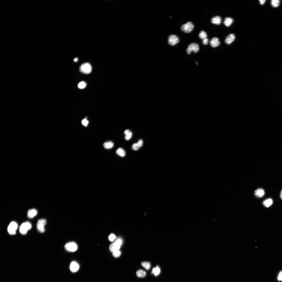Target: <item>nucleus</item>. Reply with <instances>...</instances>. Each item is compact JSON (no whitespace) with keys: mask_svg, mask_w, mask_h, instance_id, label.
Here are the masks:
<instances>
[{"mask_svg":"<svg viewBox=\"0 0 282 282\" xmlns=\"http://www.w3.org/2000/svg\"><path fill=\"white\" fill-rule=\"evenodd\" d=\"M92 68L90 64L88 63L82 64L80 67V71L81 73L88 74L91 73Z\"/></svg>","mask_w":282,"mask_h":282,"instance_id":"1","label":"nucleus"},{"mask_svg":"<svg viewBox=\"0 0 282 282\" xmlns=\"http://www.w3.org/2000/svg\"><path fill=\"white\" fill-rule=\"evenodd\" d=\"M32 225L29 222L23 223L20 228V233L22 235L26 234L28 230L31 228Z\"/></svg>","mask_w":282,"mask_h":282,"instance_id":"2","label":"nucleus"},{"mask_svg":"<svg viewBox=\"0 0 282 282\" xmlns=\"http://www.w3.org/2000/svg\"><path fill=\"white\" fill-rule=\"evenodd\" d=\"M47 223V221L44 219H39L37 224V229L39 232L44 233L45 231L44 226Z\"/></svg>","mask_w":282,"mask_h":282,"instance_id":"3","label":"nucleus"},{"mask_svg":"<svg viewBox=\"0 0 282 282\" xmlns=\"http://www.w3.org/2000/svg\"><path fill=\"white\" fill-rule=\"evenodd\" d=\"M122 243V240L120 239H117L115 242L110 245L109 250L111 252L119 250Z\"/></svg>","mask_w":282,"mask_h":282,"instance_id":"4","label":"nucleus"},{"mask_svg":"<svg viewBox=\"0 0 282 282\" xmlns=\"http://www.w3.org/2000/svg\"><path fill=\"white\" fill-rule=\"evenodd\" d=\"M199 50V47L198 45L196 43H193L188 46L186 51L187 53L189 54L191 53L192 51L195 53H197Z\"/></svg>","mask_w":282,"mask_h":282,"instance_id":"5","label":"nucleus"},{"mask_svg":"<svg viewBox=\"0 0 282 282\" xmlns=\"http://www.w3.org/2000/svg\"><path fill=\"white\" fill-rule=\"evenodd\" d=\"M194 27L193 23L191 22H189L182 25L181 29L185 33H190L193 30Z\"/></svg>","mask_w":282,"mask_h":282,"instance_id":"6","label":"nucleus"},{"mask_svg":"<svg viewBox=\"0 0 282 282\" xmlns=\"http://www.w3.org/2000/svg\"><path fill=\"white\" fill-rule=\"evenodd\" d=\"M18 225L15 222L12 221L9 225L7 231L8 233L11 235H15L17 229Z\"/></svg>","mask_w":282,"mask_h":282,"instance_id":"7","label":"nucleus"},{"mask_svg":"<svg viewBox=\"0 0 282 282\" xmlns=\"http://www.w3.org/2000/svg\"><path fill=\"white\" fill-rule=\"evenodd\" d=\"M77 246L76 243L74 242H70L67 243L65 246L66 250L70 252H74L77 249Z\"/></svg>","mask_w":282,"mask_h":282,"instance_id":"8","label":"nucleus"},{"mask_svg":"<svg viewBox=\"0 0 282 282\" xmlns=\"http://www.w3.org/2000/svg\"><path fill=\"white\" fill-rule=\"evenodd\" d=\"M168 42L171 45L173 46L177 44L179 42V40L178 37L174 35H170L168 38Z\"/></svg>","mask_w":282,"mask_h":282,"instance_id":"9","label":"nucleus"},{"mask_svg":"<svg viewBox=\"0 0 282 282\" xmlns=\"http://www.w3.org/2000/svg\"><path fill=\"white\" fill-rule=\"evenodd\" d=\"M235 38L236 37L234 34H230L226 38L225 43L228 45L230 44L235 40Z\"/></svg>","mask_w":282,"mask_h":282,"instance_id":"10","label":"nucleus"},{"mask_svg":"<svg viewBox=\"0 0 282 282\" xmlns=\"http://www.w3.org/2000/svg\"><path fill=\"white\" fill-rule=\"evenodd\" d=\"M210 44L212 47L215 48L218 47L220 44L219 39L217 37L213 38L210 42Z\"/></svg>","mask_w":282,"mask_h":282,"instance_id":"11","label":"nucleus"},{"mask_svg":"<svg viewBox=\"0 0 282 282\" xmlns=\"http://www.w3.org/2000/svg\"><path fill=\"white\" fill-rule=\"evenodd\" d=\"M71 271L72 272H77L79 269V265L75 261H73L71 263L70 266Z\"/></svg>","mask_w":282,"mask_h":282,"instance_id":"12","label":"nucleus"},{"mask_svg":"<svg viewBox=\"0 0 282 282\" xmlns=\"http://www.w3.org/2000/svg\"><path fill=\"white\" fill-rule=\"evenodd\" d=\"M221 21L222 19L221 17L218 16H215L211 20V22L212 23L217 25L220 24Z\"/></svg>","mask_w":282,"mask_h":282,"instance_id":"13","label":"nucleus"},{"mask_svg":"<svg viewBox=\"0 0 282 282\" xmlns=\"http://www.w3.org/2000/svg\"><path fill=\"white\" fill-rule=\"evenodd\" d=\"M255 195L257 197L261 198L264 195L265 192L262 189L258 188L255 191Z\"/></svg>","mask_w":282,"mask_h":282,"instance_id":"14","label":"nucleus"},{"mask_svg":"<svg viewBox=\"0 0 282 282\" xmlns=\"http://www.w3.org/2000/svg\"><path fill=\"white\" fill-rule=\"evenodd\" d=\"M37 211L34 209L29 210L27 212V216L30 219L33 218L37 214Z\"/></svg>","mask_w":282,"mask_h":282,"instance_id":"15","label":"nucleus"},{"mask_svg":"<svg viewBox=\"0 0 282 282\" xmlns=\"http://www.w3.org/2000/svg\"><path fill=\"white\" fill-rule=\"evenodd\" d=\"M234 20L232 18L226 17L225 18L224 24L227 27L230 26L232 24Z\"/></svg>","mask_w":282,"mask_h":282,"instance_id":"16","label":"nucleus"},{"mask_svg":"<svg viewBox=\"0 0 282 282\" xmlns=\"http://www.w3.org/2000/svg\"><path fill=\"white\" fill-rule=\"evenodd\" d=\"M273 201L271 198L267 199L263 202V204L265 207H269L272 205Z\"/></svg>","mask_w":282,"mask_h":282,"instance_id":"17","label":"nucleus"},{"mask_svg":"<svg viewBox=\"0 0 282 282\" xmlns=\"http://www.w3.org/2000/svg\"><path fill=\"white\" fill-rule=\"evenodd\" d=\"M124 134L125 135V138L126 140H129L130 139L132 136V133L130 130L128 129L124 131Z\"/></svg>","mask_w":282,"mask_h":282,"instance_id":"18","label":"nucleus"},{"mask_svg":"<svg viewBox=\"0 0 282 282\" xmlns=\"http://www.w3.org/2000/svg\"><path fill=\"white\" fill-rule=\"evenodd\" d=\"M113 146V143L111 141L106 142L104 143L103 145L105 148L107 149H111Z\"/></svg>","mask_w":282,"mask_h":282,"instance_id":"19","label":"nucleus"},{"mask_svg":"<svg viewBox=\"0 0 282 282\" xmlns=\"http://www.w3.org/2000/svg\"><path fill=\"white\" fill-rule=\"evenodd\" d=\"M116 153L122 157H124L126 154L125 151L122 148H119L116 151Z\"/></svg>","mask_w":282,"mask_h":282,"instance_id":"20","label":"nucleus"},{"mask_svg":"<svg viewBox=\"0 0 282 282\" xmlns=\"http://www.w3.org/2000/svg\"><path fill=\"white\" fill-rule=\"evenodd\" d=\"M136 274L137 276L139 278H144L146 275V272L142 270H138Z\"/></svg>","mask_w":282,"mask_h":282,"instance_id":"21","label":"nucleus"},{"mask_svg":"<svg viewBox=\"0 0 282 282\" xmlns=\"http://www.w3.org/2000/svg\"><path fill=\"white\" fill-rule=\"evenodd\" d=\"M160 272V268L158 266L152 269V274H153L156 276L158 275Z\"/></svg>","mask_w":282,"mask_h":282,"instance_id":"22","label":"nucleus"},{"mask_svg":"<svg viewBox=\"0 0 282 282\" xmlns=\"http://www.w3.org/2000/svg\"><path fill=\"white\" fill-rule=\"evenodd\" d=\"M141 265L146 270H149L150 268L151 265L150 263L149 262H143L141 263Z\"/></svg>","mask_w":282,"mask_h":282,"instance_id":"23","label":"nucleus"},{"mask_svg":"<svg viewBox=\"0 0 282 282\" xmlns=\"http://www.w3.org/2000/svg\"><path fill=\"white\" fill-rule=\"evenodd\" d=\"M199 36L200 39L203 40L207 38V35L205 31H200L199 34Z\"/></svg>","mask_w":282,"mask_h":282,"instance_id":"24","label":"nucleus"},{"mask_svg":"<svg viewBox=\"0 0 282 282\" xmlns=\"http://www.w3.org/2000/svg\"><path fill=\"white\" fill-rule=\"evenodd\" d=\"M280 3L279 0H272L271 1L272 6L274 7H277L279 6Z\"/></svg>","mask_w":282,"mask_h":282,"instance_id":"25","label":"nucleus"},{"mask_svg":"<svg viewBox=\"0 0 282 282\" xmlns=\"http://www.w3.org/2000/svg\"><path fill=\"white\" fill-rule=\"evenodd\" d=\"M86 86V83L84 82H80L78 85V87L79 88L83 89L85 88Z\"/></svg>","mask_w":282,"mask_h":282,"instance_id":"26","label":"nucleus"},{"mask_svg":"<svg viewBox=\"0 0 282 282\" xmlns=\"http://www.w3.org/2000/svg\"><path fill=\"white\" fill-rule=\"evenodd\" d=\"M121 255V252L119 250L115 251L113 252V256L115 258H118L120 257Z\"/></svg>","mask_w":282,"mask_h":282,"instance_id":"27","label":"nucleus"},{"mask_svg":"<svg viewBox=\"0 0 282 282\" xmlns=\"http://www.w3.org/2000/svg\"><path fill=\"white\" fill-rule=\"evenodd\" d=\"M140 148L137 143L133 144L132 146V149L134 151H137L140 149Z\"/></svg>","mask_w":282,"mask_h":282,"instance_id":"28","label":"nucleus"},{"mask_svg":"<svg viewBox=\"0 0 282 282\" xmlns=\"http://www.w3.org/2000/svg\"><path fill=\"white\" fill-rule=\"evenodd\" d=\"M116 238V236L114 234H112L109 236V239L110 241L112 242L114 241Z\"/></svg>","mask_w":282,"mask_h":282,"instance_id":"29","label":"nucleus"},{"mask_svg":"<svg viewBox=\"0 0 282 282\" xmlns=\"http://www.w3.org/2000/svg\"><path fill=\"white\" fill-rule=\"evenodd\" d=\"M82 123L83 125L87 127L88 124L89 122L86 119H85L82 120Z\"/></svg>","mask_w":282,"mask_h":282,"instance_id":"30","label":"nucleus"},{"mask_svg":"<svg viewBox=\"0 0 282 282\" xmlns=\"http://www.w3.org/2000/svg\"><path fill=\"white\" fill-rule=\"evenodd\" d=\"M277 279L279 281H282V271L279 273Z\"/></svg>","mask_w":282,"mask_h":282,"instance_id":"31","label":"nucleus"},{"mask_svg":"<svg viewBox=\"0 0 282 282\" xmlns=\"http://www.w3.org/2000/svg\"><path fill=\"white\" fill-rule=\"evenodd\" d=\"M209 42V40L207 38H206L204 39L203 40L202 43L204 45H207L208 43Z\"/></svg>","mask_w":282,"mask_h":282,"instance_id":"32","label":"nucleus"},{"mask_svg":"<svg viewBox=\"0 0 282 282\" xmlns=\"http://www.w3.org/2000/svg\"><path fill=\"white\" fill-rule=\"evenodd\" d=\"M143 141L141 139H140L138 141L137 144L140 147L142 146L143 145Z\"/></svg>","mask_w":282,"mask_h":282,"instance_id":"33","label":"nucleus"},{"mask_svg":"<svg viewBox=\"0 0 282 282\" xmlns=\"http://www.w3.org/2000/svg\"><path fill=\"white\" fill-rule=\"evenodd\" d=\"M259 1L261 5H263V4H264L266 1V0H260Z\"/></svg>","mask_w":282,"mask_h":282,"instance_id":"34","label":"nucleus"},{"mask_svg":"<svg viewBox=\"0 0 282 282\" xmlns=\"http://www.w3.org/2000/svg\"><path fill=\"white\" fill-rule=\"evenodd\" d=\"M78 61V59L77 58H75L73 60L74 62H77Z\"/></svg>","mask_w":282,"mask_h":282,"instance_id":"35","label":"nucleus"},{"mask_svg":"<svg viewBox=\"0 0 282 282\" xmlns=\"http://www.w3.org/2000/svg\"><path fill=\"white\" fill-rule=\"evenodd\" d=\"M280 197L281 199L282 200V190L281 191V193Z\"/></svg>","mask_w":282,"mask_h":282,"instance_id":"36","label":"nucleus"}]
</instances>
